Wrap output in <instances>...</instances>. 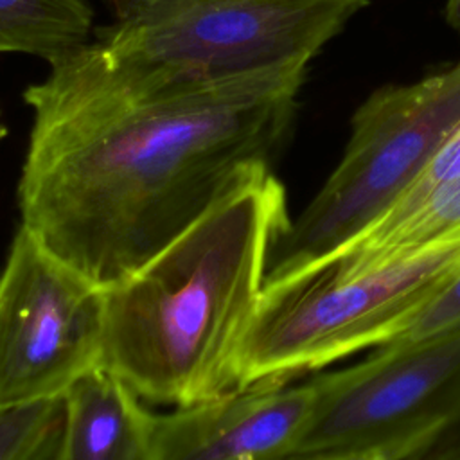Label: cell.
Listing matches in <instances>:
<instances>
[{
  "label": "cell",
  "instance_id": "1",
  "mask_svg": "<svg viewBox=\"0 0 460 460\" xmlns=\"http://www.w3.org/2000/svg\"><path fill=\"white\" fill-rule=\"evenodd\" d=\"M307 65L138 104L34 120L22 226L108 288L131 275L280 149Z\"/></svg>",
  "mask_w": 460,
  "mask_h": 460
},
{
  "label": "cell",
  "instance_id": "2",
  "mask_svg": "<svg viewBox=\"0 0 460 460\" xmlns=\"http://www.w3.org/2000/svg\"><path fill=\"white\" fill-rule=\"evenodd\" d=\"M286 190L262 167L131 275L102 289L101 361L142 399L187 406L235 386V354L273 244Z\"/></svg>",
  "mask_w": 460,
  "mask_h": 460
},
{
  "label": "cell",
  "instance_id": "3",
  "mask_svg": "<svg viewBox=\"0 0 460 460\" xmlns=\"http://www.w3.org/2000/svg\"><path fill=\"white\" fill-rule=\"evenodd\" d=\"M113 22L23 97L34 120L138 104L309 61L368 0H110Z\"/></svg>",
  "mask_w": 460,
  "mask_h": 460
},
{
  "label": "cell",
  "instance_id": "4",
  "mask_svg": "<svg viewBox=\"0 0 460 460\" xmlns=\"http://www.w3.org/2000/svg\"><path fill=\"white\" fill-rule=\"evenodd\" d=\"M458 273L455 237L349 277L309 268L264 284L235 354V386L296 379L392 341Z\"/></svg>",
  "mask_w": 460,
  "mask_h": 460
},
{
  "label": "cell",
  "instance_id": "5",
  "mask_svg": "<svg viewBox=\"0 0 460 460\" xmlns=\"http://www.w3.org/2000/svg\"><path fill=\"white\" fill-rule=\"evenodd\" d=\"M460 124V61L374 90L354 111L347 147L322 189L273 244L264 284L332 253L377 221Z\"/></svg>",
  "mask_w": 460,
  "mask_h": 460
},
{
  "label": "cell",
  "instance_id": "6",
  "mask_svg": "<svg viewBox=\"0 0 460 460\" xmlns=\"http://www.w3.org/2000/svg\"><path fill=\"white\" fill-rule=\"evenodd\" d=\"M314 406L289 460H424L460 415V325L311 377Z\"/></svg>",
  "mask_w": 460,
  "mask_h": 460
},
{
  "label": "cell",
  "instance_id": "7",
  "mask_svg": "<svg viewBox=\"0 0 460 460\" xmlns=\"http://www.w3.org/2000/svg\"><path fill=\"white\" fill-rule=\"evenodd\" d=\"M102 288L20 226L0 273V404L63 394L101 361Z\"/></svg>",
  "mask_w": 460,
  "mask_h": 460
},
{
  "label": "cell",
  "instance_id": "8",
  "mask_svg": "<svg viewBox=\"0 0 460 460\" xmlns=\"http://www.w3.org/2000/svg\"><path fill=\"white\" fill-rule=\"evenodd\" d=\"M314 394L311 377H266L155 415L153 460H289Z\"/></svg>",
  "mask_w": 460,
  "mask_h": 460
},
{
  "label": "cell",
  "instance_id": "9",
  "mask_svg": "<svg viewBox=\"0 0 460 460\" xmlns=\"http://www.w3.org/2000/svg\"><path fill=\"white\" fill-rule=\"evenodd\" d=\"M61 460H153V419L138 394L97 363L65 390Z\"/></svg>",
  "mask_w": 460,
  "mask_h": 460
},
{
  "label": "cell",
  "instance_id": "10",
  "mask_svg": "<svg viewBox=\"0 0 460 460\" xmlns=\"http://www.w3.org/2000/svg\"><path fill=\"white\" fill-rule=\"evenodd\" d=\"M455 237H460V174L433 189L406 216L365 228L304 270L316 268L332 277H349Z\"/></svg>",
  "mask_w": 460,
  "mask_h": 460
},
{
  "label": "cell",
  "instance_id": "11",
  "mask_svg": "<svg viewBox=\"0 0 460 460\" xmlns=\"http://www.w3.org/2000/svg\"><path fill=\"white\" fill-rule=\"evenodd\" d=\"M93 18L86 0H0V54L38 56L52 65L92 38Z\"/></svg>",
  "mask_w": 460,
  "mask_h": 460
},
{
  "label": "cell",
  "instance_id": "12",
  "mask_svg": "<svg viewBox=\"0 0 460 460\" xmlns=\"http://www.w3.org/2000/svg\"><path fill=\"white\" fill-rule=\"evenodd\" d=\"M65 392L0 404V460H61Z\"/></svg>",
  "mask_w": 460,
  "mask_h": 460
},
{
  "label": "cell",
  "instance_id": "13",
  "mask_svg": "<svg viewBox=\"0 0 460 460\" xmlns=\"http://www.w3.org/2000/svg\"><path fill=\"white\" fill-rule=\"evenodd\" d=\"M456 325H460V273L388 343H413Z\"/></svg>",
  "mask_w": 460,
  "mask_h": 460
},
{
  "label": "cell",
  "instance_id": "14",
  "mask_svg": "<svg viewBox=\"0 0 460 460\" xmlns=\"http://www.w3.org/2000/svg\"><path fill=\"white\" fill-rule=\"evenodd\" d=\"M424 460H460V415L435 440Z\"/></svg>",
  "mask_w": 460,
  "mask_h": 460
},
{
  "label": "cell",
  "instance_id": "15",
  "mask_svg": "<svg viewBox=\"0 0 460 460\" xmlns=\"http://www.w3.org/2000/svg\"><path fill=\"white\" fill-rule=\"evenodd\" d=\"M444 16L447 25L460 36V0H447Z\"/></svg>",
  "mask_w": 460,
  "mask_h": 460
},
{
  "label": "cell",
  "instance_id": "16",
  "mask_svg": "<svg viewBox=\"0 0 460 460\" xmlns=\"http://www.w3.org/2000/svg\"><path fill=\"white\" fill-rule=\"evenodd\" d=\"M5 133H7V128H5V124H4L2 119H0V138H4Z\"/></svg>",
  "mask_w": 460,
  "mask_h": 460
}]
</instances>
